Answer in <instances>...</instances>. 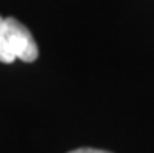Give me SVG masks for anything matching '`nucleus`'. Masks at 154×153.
I'll return each instance as SVG.
<instances>
[{
  "mask_svg": "<svg viewBox=\"0 0 154 153\" xmlns=\"http://www.w3.org/2000/svg\"><path fill=\"white\" fill-rule=\"evenodd\" d=\"M5 33L8 47L16 59H22L25 62H33L39 56V49L36 46L30 30L23 24H20L14 17L5 19Z\"/></svg>",
  "mask_w": 154,
  "mask_h": 153,
  "instance_id": "obj_1",
  "label": "nucleus"
},
{
  "mask_svg": "<svg viewBox=\"0 0 154 153\" xmlns=\"http://www.w3.org/2000/svg\"><path fill=\"white\" fill-rule=\"evenodd\" d=\"M16 59V56L11 53L10 47H8L6 41V33H5V19L0 16V62H6L10 64Z\"/></svg>",
  "mask_w": 154,
  "mask_h": 153,
  "instance_id": "obj_2",
  "label": "nucleus"
},
{
  "mask_svg": "<svg viewBox=\"0 0 154 153\" xmlns=\"http://www.w3.org/2000/svg\"><path fill=\"white\" fill-rule=\"evenodd\" d=\"M69 153H109L104 150H97V148H78V150H72Z\"/></svg>",
  "mask_w": 154,
  "mask_h": 153,
  "instance_id": "obj_3",
  "label": "nucleus"
}]
</instances>
